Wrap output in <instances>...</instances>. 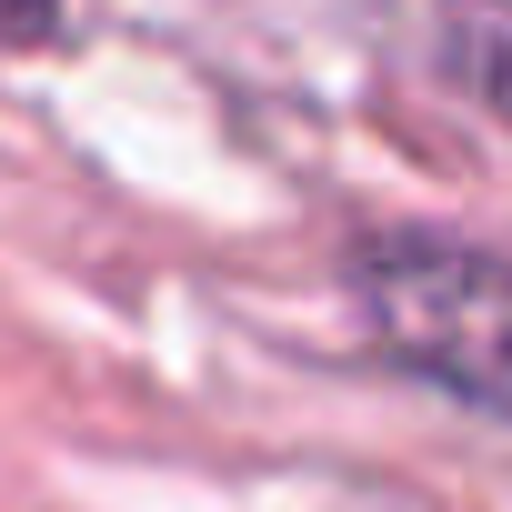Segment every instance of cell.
Listing matches in <instances>:
<instances>
[{
	"mask_svg": "<svg viewBox=\"0 0 512 512\" xmlns=\"http://www.w3.org/2000/svg\"><path fill=\"white\" fill-rule=\"evenodd\" d=\"M372 312L422 372L462 382L472 402L502 392V272L482 251H452V241L382 251L372 262Z\"/></svg>",
	"mask_w": 512,
	"mask_h": 512,
	"instance_id": "6da1fadb",
	"label": "cell"
},
{
	"mask_svg": "<svg viewBox=\"0 0 512 512\" xmlns=\"http://www.w3.org/2000/svg\"><path fill=\"white\" fill-rule=\"evenodd\" d=\"M51 21V0H0V41H31Z\"/></svg>",
	"mask_w": 512,
	"mask_h": 512,
	"instance_id": "7a4b0ae2",
	"label": "cell"
}]
</instances>
